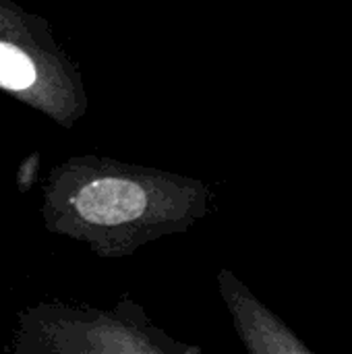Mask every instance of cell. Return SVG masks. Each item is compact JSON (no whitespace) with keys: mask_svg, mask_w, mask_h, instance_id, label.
I'll return each instance as SVG.
<instances>
[{"mask_svg":"<svg viewBox=\"0 0 352 354\" xmlns=\"http://www.w3.org/2000/svg\"><path fill=\"white\" fill-rule=\"evenodd\" d=\"M77 212L93 224H122L141 216L145 193L139 185L122 178H102L89 183L77 195Z\"/></svg>","mask_w":352,"mask_h":354,"instance_id":"cell-1","label":"cell"},{"mask_svg":"<svg viewBox=\"0 0 352 354\" xmlns=\"http://www.w3.org/2000/svg\"><path fill=\"white\" fill-rule=\"evenodd\" d=\"M35 81L31 60L15 46L0 44V85L8 89H25Z\"/></svg>","mask_w":352,"mask_h":354,"instance_id":"cell-2","label":"cell"}]
</instances>
